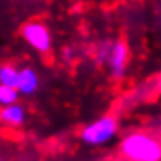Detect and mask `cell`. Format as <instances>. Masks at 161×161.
Returning <instances> with one entry per match:
<instances>
[{"instance_id":"cell-6","label":"cell","mask_w":161,"mask_h":161,"mask_svg":"<svg viewBox=\"0 0 161 161\" xmlns=\"http://www.w3.org/2000/svg\"><path fill=\"white\" fill-rule=\"evenodd\" d=\"M2 121L9 126H19L25 121V109L18 103H12L4 107L2 110Z\"/></svg>"},{"instance_id":"cell-7","label":"cell","mask_w":161,"mask_h":161,"mask_svg":"<svg viewBox=\"0 0 161 161\" xmlns=\"http://www.w3.org/2000/svg\"><path fill=\"white\" fill-rule=\"evenodd\" d=\"M0 84L18 89V84H19V70H16L11 65H4L0 69Z\"/></svg>"},{"instance_id":"cell-2","label":"cell","mask_w":161,"mask_h":161,"mask_svg":"<svg viewBox=\"0 0 161 161\" xmlns=\"http://www.w3.org/2000/svg\"><path fill=\"white\" fill-rule=\"evenodd\" d=\"M117 133V123L112 116H105L89 123L80 131V140L88 145H102L112 140Z\"/></svg>"},{"instance_id":"cell-1","label":"cell","mask_w":161,"mask_h":161,"mask_svg":"<svg viewBox=\"0 0 161 161\" xmlns=\"http://www.w3.org/2000/svg\"><path fill=\"white\" fill-rule=\"evenodd\" d=\"M121 153L130 161H161V144L147 133H130L121 142Z\"/></svg>"},{"instance_id":"cell-3","label":"cell","mask_w":161,"mask_h":161,"mask_svg":"<svg viewBox=\"0 0 161 161\" xmlns=\"http://www.w3.org/2000/svg\"><path fill=\"white\" fill-rule=\"evenodd\" d=\"M21 37L32 49L37 53H47L51 49V33H49L47 26L40 21H28L21 26Z\"/></svg>"},{"instance_id":"cell-4","label":"cell","mask_w":161,"mask_h":161,"mask_svg":"<svg viewBox=\"0 0 161 161\" xmlns=\"http://www.w3.org/2000/svg\"><path fill=\"white\" fill-rule=\"evenodd\" d=\"M126 63H128V47L123 40H114L110 46V54L107 65H109L110 72L114 77H123L126 70Z\"/></svg>"},{"instance_id":"cell-5","label":"cell","mask_w":161,"mask_h":161,"mask_svg":"<svg viewBox=\"0 0 161 161\" xmlns=\"http://www.w3.org/2000/svg\"><path fill=\"white\" fill-rule=\"evenodd\" d=\"M39 89V75L33 69H23L19 70V84H18V91L19 95H33Z\"/></svg>"},{"instance_id":"cell-9","label":"cell","mask_w":161,"mask_h":161,"mask_svg":"<svg viewBox=\"0 0 161 161\" xmlns=\"http://www.w3.org/2000/svg\"><path fill=\"white\" fill-rule=\"evenodd\" d=\"M110 46H112V42H103V44H100V47L97 49V60L100 61V63H103V61L109 60Z\"/></svg>"},{"instance_id":"cell-10","label":"cell","mask_w":161,"mask_h":161,"mask_svg":"<svg viewBox=\"0 0 161 161\" xmlns=\"http://www.w3.org/2000/svg\"><path fill=\"white\" fill-rule=\"evenodd\" d=\"M158 89H159V93H161V75H159V80H158Z\"/></svg>"},{"instance_id":"cell-8","label":"cell","mask_w":161,"mask_h":161,"mask_svg":"<svg viewBox=\"0 0 161 161\" xmlns=\"http://www.w3.org/2000/svg\"><path fill=\"white\" fill-rule=\"evenodd\" d=\"M18 95H19V91H18L16 88H9V86H0V103L4 105V107H7V105H12V103H16Z\"/></svg>"}]
</instances>
